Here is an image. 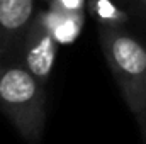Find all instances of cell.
Masks as SVG:
<instances>
[{"mask_svg": "<svg viewBox=\"0 0 146 144\" xmlns=\"http://www.w3.org/2000/svg\"><path fill=\"white\" fill-rule=\"evenodd\" d=\"M139 127H141V136H143V144H146V110L138 117Z\"/></svg>", "mask_w": 146, "mask_h": 144, "instance_id": "8992f818", "label": "cell"}, {"mask_svg": "<svg viewBox=\"0 0 146 144\" xmlns=\"http://www.w3.org/2000/svg\"><path fill=\"white\" fill-rule=\"evenodd\" d=\"M33 17L34 0H0V65L17 63Z\"/></svg>", "mask_w": 146, "mask_h": 144, "instance_id": "277c9868", "label": "cell"}, {"mask_svg": "<svg viewBox=\"0 0 146 144\" xmlns=\"http://www.w3.org/2000/svg\"><path fill=\"white\" fill-rule=\"evenodd\" d=\"M99 41L126 105L138 119L146 110V46L127 29L102 24Z\"/></svg>", "mask_w": 146, "mask_h": 144, "instance_id": "6da1fadb", "label": "cell"}, {"mask_svg": "<svg viewBox=\"0 0 146 144\" xmlns=\"http://www.w3.org/2000/svg\"><path fill=\"white\" fill-rule=\"evenodd\" d=\"M122 2L134 17L146 20V0H122Z\"/></svg>", "mask_w": 146, "mask_h": 144, "instance_id": "5b68a950", "label": "cell"}, {"mask_svg": "<svg viewBox=\"0 0 146 144\" xmlns=\"http://www.w3.org/2000/svg\"><path fill=\"white\" fill-rule=\"evenodd\" d=\"M56 53L58 42L54 31L48 17L44 14H37L33 17L24 34L17 63L31 73L42 87H46L56 59Z\"/></svg>", "mask_w": 146, "mask_h": 144, "instance_id": "3957f363", "label": "cell"}, {"mask_svg": "<svg viewBox=\"0 0 146 144\" xmlns=\"http://www.w3.org/2000/svg\"><path fill=\"white\" fill-rule=\"evenodd\" d=\"M0 112L27 144H39L46 126V87L19 63L0 65Z\"/></svg>", "mask_w": 146, "mask_h": 144, "instance_id": "7a4b0ae2", "label": "cell"}]
</instances>
